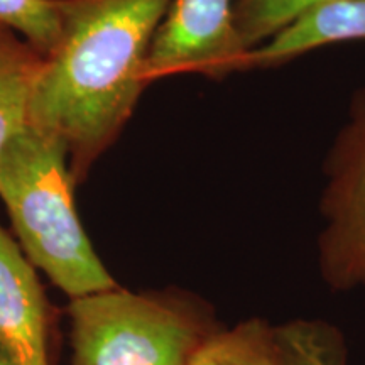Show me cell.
Segmentation results:
<instances>
[{
    "mask_svg": "<svg viewBox=\"0 0 365 365\" xmlns=\"http://www.w3.org/2000/svg\"><path fill=\"white\" fill-rule=\"evenodd\" d=\"M173 0H58L61 34L43 56L29 125L65 145L75 185L129 120L154 33Z\"/></svg>",
    "mask_w": 365,
    "mask_h": 365,
    "instance_id": "cell-1",
    "label": "cell"
},
{
    "mask_svg": "<svg viewBox=\"0 0 365 365\" xmlns=\"http://www.w3.org/2000/svg\"><path fill=\"white\" fill-rule=\"evenodd\" d=\"M73 185L65 145L31 125L0 156V198L19 247L70 299L118 286L76 215Z\"/></svg>",
    "mask_w": 365,
    "mask_h": 365,
    "instance_id": "cell-2",
    "label": "cell"
},
{
    "mask_svg": "<svg viewBox=\"0 0 365 365\" xmlns=\"http://www.w3.org/2000/svg\"><path fill=\"white\" fill-rule=\"evenodd\" d=\"M70 365H188L220 330L212 308L180 293L124 287L70 299Z\"/></svg>",
    "mask_w": 365,
    "mask_h": 365,
    "instance_id": "cell-3",
    "label": "cell"
},
{
    "mask_svg": "<svg viewBox=\"0 0 365 365\" xmlns=\"http://www.w3.org/2000/svg\"><path fill=\"white\" fill-rule=\"evenodd\" d=\"M247 53L234 0H173L154 33L143 76L145 85L181 73L220 76L240 70Z\"/></svg>",
    "mask_w": 365,
    "mask_h": 365,
    "instance_id": "cell-4",
    "label": "cell"
},
{
    "mask_svg": "<svg viewBox=\"0 0 365 365\" xmlns=\"http://www.w3.org/2000/svg\"><path fill=\"white\" fill-rule=\"evenodd\" d=\"M325 213L328 227L319 242L323 276L339 289L365 284V115L340 148Z\"/></svg>",
    "mask_w": 365,
    "mask_h": 365,
    "instance_id": "cell-5",
    "label": "cell"
},
{
    "mask_svg": "<svg viewBox=\"0 0 365 365\" xmlns=\"http://www.w3.org/2000/svg\"><path fill=\"white\" fill-rule=\"evenodd\" d=\"M34 269L0 227V344L17 365H51L49 307Z\"/></svg>",
    "mask_w": 365,
    "mask_h": 365,
    "instance_id": "cell-6",
    "label": "cell"
},
{
    "mask_svg": "<svg viewBox=\"0 0 365 365\" xmlns=\"http://www.w3.org/2000/svg\"><path fill=\"white\" fill-rule=\"evenodd\" d=\"M350 39H365V0H341L309 9L267 44L250 49L240 70L277 65L323 44Z\"/></svg>",
    "mask_w": 365,
    "mask_h": 365,
    "instance_id": "cell-7",
    "label": "cell"
},
{
    "mask_svg": "<svg viewBox=\"0 0 365 365\" xmlns=\"http://www.w3.org/2000/svg\"><path fill=\"white\" fill-rule=\"evenodd\" d=\"M43 54L0 27V156L29 125V102Z\"/></svg>",
    "mask_w": 365,
    "mask_h": 365,
    "instance_id": "cell-8",
    "label": "cell"
},
{
    "mask_svg": "<svg viewBox=\"0 0 365 365\" xmlns=\"http://www.w3.org/2000/svg\"><path fill=\"white\" fill-rule=\"evenodd\" d=\"M188 365H286L276 330L262 319H247L213 333Z\"/></svg>",
    "mask_w": 365,
    "mask_h": 365,
    "instance_id": "cell-9",
    "label": "cell"
},
{
    "mask_svg": "<svg viewBox=\"0 0 365 365\" xmlns=\"http://www.w3.org/2000/svg\"><path fill=\"white\" fill-rule=\"evenodd\" d=\"M286 365H345L344 339L323 322H298L274 327Z\"/></svg>",
    "mask_w": 365,
    "mask_h": 365,
    "instance_id": "cell-10",
    "label": "cell"
},
{
    "mask_svg": "<svg viewBox=\"0 0 365 365\" xmlns=\"http://www.w3.org/2000/svg\"><path fill=\"white\" fill-rule=\"evenodd\" d=\"M341 0H237L235 26L247 51L309 9Z\"/></svg>",
    "mask_w": 365,
    "mask_h": 365,
    "instance_id": "cell-11",
    "label": "cell"
},
{
    "mask_svg": "<svg viewBox=\"0 0 365 365\" xmlns=\"http://www.w3.org/2000/svg\"><path fill=\"white\" fill-rule=\"evenodd\" d=\"M0 27L21 33L46 56L61 34L58 0H0Z\"/></svg>",
    "mask_w": 365,
    "mask_h": 365,
    "instance_id": "cell-12",
    "label": "cell"
},
{
    "mask_svg": "<svg viewBox=\"0 0 365 365\" xmlns=\"http://www.w3.org/2000/svg\"><path fill=\"white\" fill-rule=\"evenodd\" d=\"M0 365H17L2 344H0Z\"/></svg>",
    "mask_w": 365,
    "mask_h": 365,
    "instance_id": "cell-13",
    "label": "cell"
}]
</instances>
